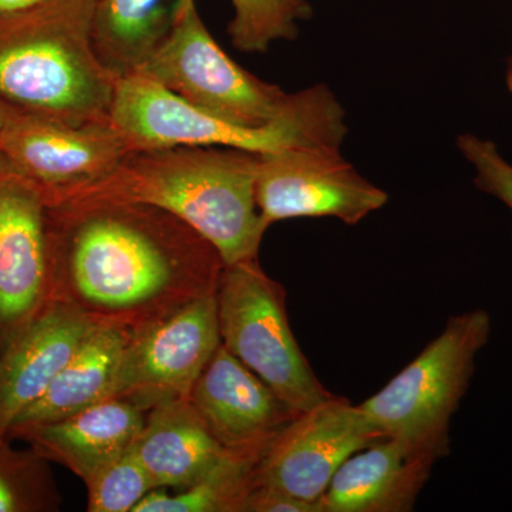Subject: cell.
I'll list each match as a JSON object with an SVG mask.
<instances>
[{
    "mask_svg": "<svg viewBox=\"0 0 512 512\" xmlns=\"http://www.w3.org/2000/svg\"><path fill=\"white\" fill-rule=\"evenodd\" d=\"M255 198L268 227L292 218L330 217L356 225L389 195L362 177L340 147H291L259 154Z\"/></svg>",
    "mask_w": 512,
    "mask_h": 512,
    "instance_id": "obj_10",
    "label": "cell"
},
{
    "mask_svg": "<svg viewBox=\"0 0 512 512\" xmlns=\"http://www.w3.org/2000/svg\"><path fill=\"white\" fill-rule=\"evenodd\" d=\"M86 488L87 511L133 512L157 485L131 447L87 481Z\"/></svg>",
    "mask_w": 512,
    "mask_h": 512,
    "instance_id": "obj_23",
    "label": "cell"
},
{
    "mask_svg": "<svg viewBox=\"0 0 512 512\" xmlns=\"http://www.w3.org/2000/svg\"><path fill=\"white\" fill-rule=\"evenodd\" d=\"M188 402L225 450L258 460L298 416L222 343L192 387Z\"/></svg>",
    "mask_w": 512,
    "mask_h": 512,
    "instance_id": "obj_13",
    "label": "cell"
},
{
    "mask_svg": "<svg viewBox=\"0 0 512 512\" xmlns=\"http://www.w3.org/2000/svg\"><path fill=\"white\" fill-rule=\"evenodd\" d=\"M258 167L259 154L238 148L137 150L106 180L69 200L101 198L161 208L208 239L225 265L237 264L258 258L269 228L256 204Z\"/></svg>",
    "mask_w": 512,
    "mask_h": 512,
    "instance_id": "obj_2",
    "label": "cell"
},
{
    "mask_svg": "<svg viewBox=\"0 0 512 512\" xmlns=\"http://www.w3.org/2000/svg\"><path fill=\"white\" fill-rule=\"evenodd\" d=\"M43 2L45 0H0V22L35 9Z\"/></svg>",
    "mask_w": 512,
    "mask_h": 512,
    "instance_id": "obj_26",
    "label": "cell"
},
{
    "mask_svg": "<svg viewBox=\"0 0 512 512\" xmlns=\"http://www.w3.org/2000/svg\"><path fill=\"white\" fill-rule=\"evenodd\" d=\"M136 151L113 121L70 126L9 109L0 156L35 185L47 207L110 177Z\"/></svg>",
    "mask_w": 512,
    "mask_h": 512,
    "instance_id": "obj_8",
    "label": "cell"
},
{
    "mask_svg": "<svg viewBox=\"0 0 512 512\" xmlns=\"http://www.w3.org/2000/svg\"><path fill=\"white\" fill-rule=\"evenodd\" d=\"M137 72L192 106L244 127L274 126L338 103L325 84L286 93L239 66L208 32L195 0L181 3L173 26Z\"/></svg>",
    "mask_w": 512,
    "mask_h": 512,
    "instance_id": "obj_4",
    "label": "cell"
},
{
    "mask_svg": "<svg viewBox=\"0 0 512 512\" xmlns=\"http://www.w3.org/2000/svg\"><path fill=\"white\" fill-rule=\"evenodd\" d=\"M228 26L232 45L245 53L265 52L276 40H293L298 23L311 18L308 0H231Z\"/></svg>",
    "mask_w": 512,
    "mask_h": 512,
    "instance_id": "obj_22",
    "label": "cell"
},
{
    "mask_svg": "<svg viewBox=\"0 0 512 512\" xmlns=\"http://www.w3.org/2000/svg\"><path fill=\"white\" fill-rule=\"evenodd\" d=\"M507 87H508V92H510V94L512 96V53H511L510 59H508V64H507Z\"/></svg>",
    "mask_w": 512,
    "mask_h": 512,
    "instance_id": "obj_27",
    "label": "cell"
},
{
    "mask_svg": "<svg viewBox=\"0 0 512 512\" xmlns=\"http://www.w3.org/2000/svg\"><path fill=\"white\" fill-rule=\"evenodd\" d=\"M380 440L382 434L360 404L329 397L299 413L272 440L256 461L254 487L262 485L319 505L340 466Z\"/></svg>",
    "mask_w": 512,
    "mask_h": 512,
    "instance_id": "obj_11",
    "label": "cell"
},
{
    "mask_svg": "<svg viewBox=\"0 0 512 512\" xmlns=\"http://www.w3.org/2000/svg\"><path fill=\"white\" fill-rule=\"evenodd\" d=\"M242 512H319V505L255 485L245 498Z\"/></svg>",
    "mask_w": 512,
    "mask_h": 512,
    "instance_id": "obj_25",
    "label": "cell"
},
{
    "mask_svg": "<svg viewBox=\"0 0 512 512\" xmlns=\"http://www.w3.org/2000/svg\"><path fill=\"white\" fill-rule=\"evenodd\" d=\"M49 303L45 198L0 158V355Z\"/></svg>",
    "mask_w": 512,
    "mask_h": 512,
    "instance_id": "obj_12",
    "label": "cell"
},
{
    "mask_svg": "<svg viewBox=\"0 0 512 512\" xmlns=\"http://www.w3.org/2000/svg\"><path fill=\"white\" fill-rule=\"evenodd\" d=\"M221 343L296 413L330 394L303 355L286 313L285 289L258 258L225 265L217 288Z\"/></svg>",
    "mask_w": 512,
    "mask_h": 512,
    "instance_id": "obj_7",
    "label": "cell"
},
{
    "mask_svg": "<svg viewBox=\"0 0 512 512\" xmlns=\"http://www.w3.org/2000/svg\"><path fill=\"white\" fill-rule=\"evenodd\" d=\"M133 451L157 488L197 483L228 450L215 440L188 399L161 404L146 414Z\"/></svg>",
    "mask_w": 512,
    "mask_h": 512,
    "instance_id": "obj_17",
    "label": "cell"
},
{
    "mask_svg": "<svg viewBox=\"0 0 512 512\" xmlns=\"http://www.w3.org/2000/svg\"><path fill=\"white\" fill-rule=\"evenodd\" d=\"M458 151L473 165L474 184L478 190L497 198L512 211V165L508 163L494 141L476 134H461Z\"/></svg>",
    "mask_w": 512,
    "mask_h": 512,
    "instance_id": "obj_24",
    "label": "cell"
},
{
    "mask_svg": "<svg viewBox=\"0 0 512 512\" xmlns=\"http://www.w3.org/2000/svg\"><path fill=\"white\" fill-rule=\"evenodd\" d=\"M6 114H8V107L0 104V136H2L3 126H5ZM2 158V156H0Z\"/></svg>",
    "mask_w": 512,
    "mask_h": 512,
    "instance_id": "obj_28",
    "label": "cell"
},
{
    "mask_svg": "<svg viewBox=\"0 0 512 512\" xmlns=\"http://www.w3.org/2000/svg\"><path fill=\"white\" fill-rule=\"evenodd\" d=\"M491 335L490 313L451 316L446 328L380 392L360 404L373 426L410 453L439 461L450 450V421L466 396L476 357Z\"/></svg>",
    "mask_w": 512,
    "mask_h": 512,
    "instance_id": "obj_5",
    "label": "cell"
},
{
    "mask_svg": "<svg viewBox=\"0 0 512 512\" xmlns=\"http://www.w3.org/2000/svg\"><path fill=\"white\" fill-rule=\"evenodd\" d=\"M146 412L120 399H107L55 423L12 431L40 456L55 461L84 484L133 447Z\"/></svg>",
    "mask_w": 512,
    "mask_h": 512,
    "instance_id": "obj_15",
    "label": "cell"
},
{
    "mask_svg": "<svg viewBox=\"0 0 512 512\" xmlns=\"http://www.w3.org/2000/svg\"><path fill=\"white\" fill-rule=\"evenodd\" d=\"M62 504L49 460L0 437V512H50Z\"/></svg>",
    "mask_w": 512,
    "mask_h": 512,
    "instance_id": "obj_21",
    "label": "cell"
},
{
    "mask_svg": "<svg viewBox=\"0 0 512 512\" xmlns=\"http://www.w3.org/2000/svg\"><path fill=\"white\" fill-rule=\"evenodd\" d=\"M220 346L215 292L131 336L109 399L126 400L146 413L161 404L188 399Z\"/></svg>",
    "mask_w": 512,
    "mask_h": 512,
    "instance_id": "obj_9",
    "label": "cell"
},
{
    "mask_svg": "<svg viewBox=\"0 0 512 512\" xmlns=\"http://www.w3.org/2000/svg\"><path fill=\"white\" fill-rule=\"evenodd\" d=\"M434 461L383 439L353 454L319 500L320 512H409Z\"/></svg>",
    "mask_w": 512,
    "mask_h": 512,
    "instance_id": "obj_16",
    "label": "cell"
},
{
    "mask_svg": "<svg viewBox=\"0 0 512 512\" xmlns=\"http://www.w3.org/2000/svg\"><path fill=\"white\" fill-rule=\"evenodd\" d=\"M110 119L137 150L228 147L265 154L302 146L342 147L348 126L342 104L274 126H238L192 106L143 73L120 77Z\"/></svg>",
    "mask_w": 512,
    "mask_h": 512,
    "instance_id": "obj_6",
    "label": "cell"
},
{
    "mask_svg": "<svg viewBox=\"0 0 512 512\" xmlns=\"http://www.w3.org/2000/svg\"><path fill=\"white\" fill-rule=\"evenodd\" d=\"M66 303L50 301L0 355V437L45 394L94 326Z\"/></svg>",
    "mask_w": 512,
    "mask_h": 512,
    "instance_id": "obj_14",
    "label": "cell"
},
{
    "mask_svg": "<svg viewBox=\"0 0 512 512\" xmlns=\"http://www.w3.org/2000/svg\"><path fill=\"white\" fill-rule=\"evenodd\" d=\"M97 0H45L0 22V104L70 126L110 121L117 77L94 50Z\"/></svg>",
    "mask_w": 512,
    "mask_h": 512,
    "instance_id": "obj_3",
    "label": "cell"
},
{
    "mask_svg": "<svg viewBox=\"0 0 512 512\" xmlns=\"http://www.w3.org/2000/svg\"><path fill=\"white\" fill-rule=\"evenodd\" d=\"M184 0H97L92 39L117 79L137 72L173 26Z\"/></svg>",
    "mask_w": 512,
    "mask_h": 512,
    "instance_id": "obj_19",
    "label": "cell"
},
{
    "mask_svg": "<svg viewBox=\"0 0 512 512\" xmlns=\"http://www.w3.org/2000/svg\"><path fill=\"white\" fill-rule=\"evenodd\" d=\"M130 338L116 326H94L45 394L15 420L8 436L12 431L67 419L109 399L121 356Z\"/></svg>",
    "mask_w": 512,
    "mask_h": 512,
    "instance_id": "obj_18",
    "label": "cell"
},
{
    "mask_svg": "<svg viewBox=\"0 0 512 512\" xmlns=\"http://www.w3.org/2000/svg\"><path fill=\"white\" fill-rule=\"evenodd\" d=\"M256 461L258 458L228 451L197 483L177 494L154 488L133 512H242L245 498L254 488Z\"/></svg>",
    "mask_w": 512,
    "mask_h": 512,
    "instance_id": "obj_20",
    "label": "cell"
},
{
    "mask_svg": "<svg viewBox=\"0 0 512 512\" xmlns=\"http://www.w3.org/2000/svg\"><path fill=\"white\" fill-rule=\"evenodd\" d=\"M50 301L128 335L217 292L224 261L180 218L148 204L73 198L47 207Z\"/></svg>",
    "mask_w": 512,
    "mask_h": 512,
    "instance_id": "obj_1",
    "label": "cell"
}]
</instances>
